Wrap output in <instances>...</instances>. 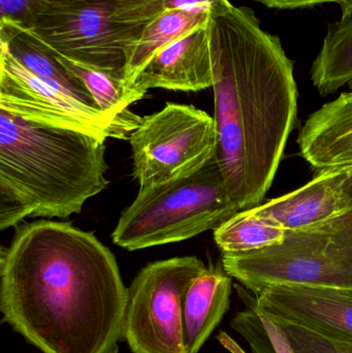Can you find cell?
Masks as SVG:
<instances>
[{
    "instance_id": "obj_17",
    "label": "cell",
    "mask_w": 352,
    "mask_h": 353,
    "mask_svg": "<svg viewBox=\"0 0 352 353\" xmlns=\"http://www.w3.org/2000/svg\"><path fill=\"white\" fill-rule=\"evenodd\" d=\"M310 77L322 97L333 94L344 86L352 89V20L328 25Z\"/></svg>"
},
{
    "instance_id": "obj_2",
    "label": "cell",
    "mask_w": 352,
    "mask_h": 353,
    "mask_svg": "<svg viewBox=\"0 0 352 353\" xmlns=\"http://www.w3.org/2000/svg\"><path fill=\"white\" fill-rule=\"evenodd\" d=\"M215 159L241 211L272 185L298 114L293 62L256 12L231 6L210 20Z\"/></svg>"
},
{
    "instance_id": "obj_24",
    "label": "cell",
    "mask_w": 352,
    "mask_h": 353,
    "mask_svg": "<svg viewBox=\"0 0 352 353\" xmlns=\"http://www.w3.org/2000/svg\"><path fill=\"white\" fill-rule=\"evenodd\" d=\"M264 4L267 8L278 10H296V8H310L318 4L338 2V0H256Z\"/></svg>"
},
{
    "instance_id": "obj_15",
    "label": "cell",
    "mask_w": 352,
    "mask_h": 353,
    "mask_svg": "<svg viewBox=\"0 0 352 353\" xmlns=\"http://www.w3.org/2000/svg\"><path fill=\"white\" fill-rule=\"evenodd\" d=\"M0 47L50 86L101 111L84 83L72 74L54 52L28 29L0 22Z\"/></svg>"
},
{
    "instance_id": "obj_23",
    "label": "cell",
    "mask_w": 352,
    "mask_h": 353,
    "mask_svg": "<svg viewBox=\"0 0 352 353\" xmlns=\"http://www.w3.org/2000/svg\"><path fill=\"white\" fill-rule=\"evenodd\" d=\"M231 6L229 0H165V10H183L198 14H212Z\"/></svg>"
},
{
    "instance_id": "obj_6",
    "label": "cell",
    "mask_w": 352,
    "mask_h": 353,
    "mask_svg": "<svg viewBox=\"0 0 352 353\" xmlns=\"http://www.w3.org/2000/svg\"><path fill=\"white\" fill-rule=\"evenodd\" d=\"M222 267L253 294L274 286L352 288V210L315 228L287 232L275 246L222 253Z\"/></svg>"
},
{
    "instance_id": "obj_16",
    "label": "cell",
    "mask_w": 352,
    "mask_h": 353,
    "mask_svg": "<svg viewBox=\"0 0 352 353\" xmlns=\"http://www.w3.org/2000/svg\"><path fill=\"white\" fill-rule=\"evenodd\" d=\"M212 14H198L183 10H165L143 31L140 41L132 50L126 66L124 82L134 86L136 79L149 62L171 43L209 24Z\"/></svg>"
},
{
    "instance_id": "obj_5",
    "label": "cell",
    "mask_w": 352,
    "mask_h": 353,
    "mask_svg": "<svg viewBox=\"0 0 352 353\" xmlns=\"http://www.w3.org/2000/svg\"><path fill=\"white\" fill-rule=\"evenodd\" d=\"M240 211L213 157L192 175L140 188L112 239L130 251L182 242L216 230Z\"/></svg>"
},
{
    "instance_id": "obj_10",
    "label": "cell",
    "mask_w": 352,
    "mask_h": 353,
    "mask_svg": "<svg viewBox=\"0 0 352 353\" xmlns=\"http://www.w3.org/2000/svg\"><path fill=\"white\" fill-rule=\"evenodd\" d=\"M253 296L258 308L275 323L352 344V288L274 286Z\"/></svg>"
},
{
    "instance_id": "obj_22",
    "label": "cell",
    "mask_w": 352,
    "mask_h": 353,
    "mask_svg": "<svg viewBox=\"0 0 352 353\" xmlns=\"http://www.w3.org/2000/svg\"><path fill=\"white\" fill-rule=\"evenodd\" d=\"M32 0H0V22L28 28Z\"/></svg>"
},
{
    "instance_id": "obj_18",
    "label": "cell",
    "mask_w": 352,
    "mask_h": 353,
    "mask_svg": "<svg viewBox=\"0 0 352 353\" xmlns=\"http://www.w3.org/2000/svg\"><path fill=\"white\" fill-rule=\"evenodd\" d=\"M246 308L231 319V327L249 344L253 353H296L283 327L267 317L256 306L254 296L237 286ZM221 343L233 353H246L229 336H219Z\"/></svg>"
},
{
    "instance_id": "obj_21",
    "label": "cell",
    "mask_w": 352,
    "mask_h": 353,
    "mask_svg": "<svg viewBox=\"0 0 352 353\" xmlns=\"http://www.w3.org/2000/svg\"><path fill=\"white\" fill-rule=\"evenodd\" d=\"M291 340L296 353H352V344L329 339L289 323H278Z\"/></svg>"
},
{
    "instance_id": "obj_20",
    "label": "cell",
    "mask_w": 352,
    "mask_h": 353,
    "mask_svg": "<svg viewBox=\"0 0 352 353\" xmlns=\"http://www.w3.org/2000/svg\"><path fill=\"white\" fill-rule=\"evenodd\" d=\"M54 54L72 74L84 83L103 113L119 115L146 95L134 87H128L123 81L115 77Z\"/></svg>"
},
{
    "instance_id": "obj_12",
    "label": "cell",
    "mask_w": 352,
    "mask_h": 353,
    "mask_svg": "<svg viewBox=\"0 0 352 353\" xmlns=\"http://www.w3.org/2000/svg\"><path fill=\"white\" fill-rule=\"evenodd\" d=\"M212 85L209 23L159 52L132 87L146 94L152 88L196 92Z\"/></svg>"
},
{
    "instance_id": "obj_19",
    "label": "cell",
    "mask_w": 352,
    "mask_h": 353,
    "mask_svg": "<svg viewBox=\"0 0 352 353\" xmlns=\"http://www.w3.org/2000/svg\"><path fill=\"white\" fill-rule=\"evenodd\" d=\"M287 232L280 226L243 210L214 230V240L222 253H248L280 244Z\"/></svg>"
},
{
    "instance_id": "obj_7",
    "label": "cell",
    "mask_w": 352,
    "mask_h": 353,
    "mask_svg": "<svg viewBox=\"0 0 352 353\" xmlns=\"http://www.w3.org/2000/svg\"><path fill=\"white\" fill-rule=\"evenodd\" d=\"M130 141L132 175L146 188L200 171L215 157L216 126L214 118L194 105L167 103L143 117Z\"/></svg>"
},
{
    "instance_id": "obj_9",
    "label": "cell",
    "mask_w": 352,
    "mask_h": 353,
    "mask_svg": "<svg viewBox=\"0 0 352 353\" xmlns=\"http://www.w3.org/2000/svg\"><path fill=\"white\" fill-rule=\"evenodd\" d=\"M0 110L27 121L78 130L103 140H130L143 121V117L128 110L119 115L103 113L50 86L3 48L0 54Z\"/></svg>"
},
{
    "instance_id": "obj_1",
    "label": "cell",
    "mask_w": 352,
    "mask_h": 353,
    "mask_svg": "<svg viewBox=\"0 0 352 353\" xmlns=\"http://www.w3.org/2000/svg\"><path fill=\"white\" fill-rule=\"evenodd\" d=\"M128 290L113 253L70 222L16 226L0 252V311L43 353H118Z\"/></svg>"
},
{
    "instance_id": "obj_4",
    "label": "cell",
    "mask_w": 352,
    "mask_h": 353,
    "mask_svg": "<svg viewBox=\"0 0 352 353\" xmlns=\"http://www.w3.org/2000/svg\"><path fill=\"white\" fill-rule=\"evenodd\" d=\"M165 10V0H32L28 30L54 53L124 82L143 31Z\"/></svg>"
},
{
    "instance_id": "obj_14",
    "label": "cell",
    "mask_w": 352,
    "mask_h": 353,
    "mask_svg": "<svg viewBox=\"0 0 352 353\" xmlns=\"http://www.w3.org/2000/svg\"><path fill=\"white\" fill-rule=\"evenodd\" d=\"M231 277L220 267L206 268L186 290L182 302L186 353H198L229 311Z\"/></svg>"
},
{
    "instance_id": "obj_11",
    "label": "cell",
    "mask_w": 352,
    "mask_h": 353,
    "mask_svg": "<svg viewBox=\"0 0 352 353\" xmlns=\"http://www.w3.org/2000/svg\"><path fill=\"white\" fill-rule=\"evenodd\" d=\"M352 210L341 172L318 173L301 188L252 208L287 232L309 230Z\"/></svg>"
},
{
    "instance_id": "obj_8",
    "label": "cell",
    "mask_w": 352,
    "mask_h": 353,
    "mask_svg": "<svg viewBox=\"0 0 352 353\" xmlns=\"http://www.w3.org/2000/svg\"><path fill=\"white\" fill-rule=\"evenodd\" d=\"M196 256L149 263L128 290L124 341L132 353H186L182 302L186 290L206 269Z\"/></svg>"
},
{
    "instance_id": "obj_3",
    "label": "cell",
    "mask_w": 352,
    "mask_h": 353,
    "mask_svg": "<svg viewBox=\"0 0 352 353\" xmlns=\"http://www.w3.org/2000/svg\"><path fill=\"white\" fill-rule=\"evenodd\" d=\"M105 142L0 110V230L81 213L109 185Z\"/></svg>"
},
{
    "instance_id": "obj_13",
    "label": "cell",
    "mask_w": 352,
    "mask_h": 353,
    "mask_svg": "<svg viewBox=\"0 0 352 353\" xmlns=\"http://www.w3.org/2000/svg\"><path fill=\"white\" fill-rule=\"evenodd\" d=\"M298 144L301 157L318 173L352 170V92L312 113Z\"/></svg>"
},
{
    "instance_id": "obj_26",
    "label": "cell",
    "mask_w": 352,
    "mask_h": 353,
    "mask_svg": "<svg viewBox=\"0 0 352 353\" xmlns=\"http://www.w3.org/2000/svg\"><path fill=\"white\" fill-rule=\"evenodd\" d=\"M342 173V183L347 195L351 199L352 203V170L347 171H340Z\"/></svg>"
},
{
    "instance_id": "obj_25",
    "label": "cell",
    "mask_w": 352,
    "mask_h": 353,
    "mask_svg": "<svg viewBox=\"0 0 352 353\" xmlns=\"http://www.w3.org/2000/svg\"><path fill=\"white\" fill-rule=\"evenodd\" d=\"M341 8V22L352 20V0H338Z\"/></svg>"
}]
</instances>
